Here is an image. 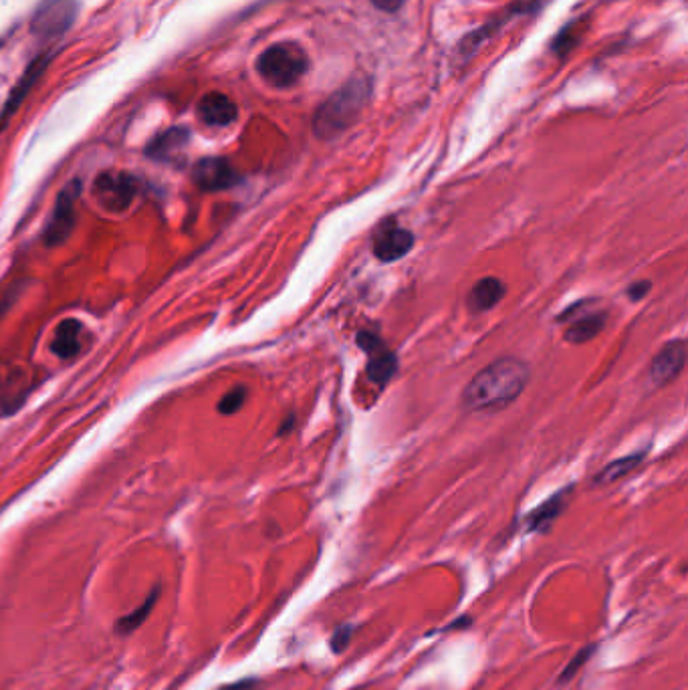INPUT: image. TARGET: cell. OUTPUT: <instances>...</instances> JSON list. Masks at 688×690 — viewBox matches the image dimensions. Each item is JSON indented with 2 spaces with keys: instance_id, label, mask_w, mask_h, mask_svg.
Masks as SVG:
<instances>
[{
  "instance_id": "obj_25",
  "label": "cell",
  "mask_w": 688,
  "mask_h": 690,
  "mask_svg": "<svg viewBox=\"0 0 688 690\" xmlns=\"http://www.w3.org/2000/svg\"><path fill=\"white\" fill-rule=\"evenodd\" d=\"M473 624V618L471 616H465V618H458V620H454V622H450L448 626H444L442 628V632H452V630H461V628H458V626H463V630L467 628V626H471Z\"/></svg>"
},
{
  "instance_id": "obj_11",
  "label": "cell",
  "mask_w": 688,
  "mask_h": 690,
  "mask_svg": "<svg viewBox=\"0 0 688 690\" xmlns=\"http://www.w3.org/2000/svg\"><path fill=\"white\" fill-rule=\"evenodd\" d=\"M684 360H686L684 343L682 341L668 343L666 348L654 358V362L650 366L652 382L656 386H664V384L672 382L680 374V370L684 368Z\"/></svg>"
},
{
  "instance_id": "obj_9",
  "label": "cell",
  "mask_w": 688,
  "mask_h": 690,
  "mask_svg": "<svg viewBox=\"0 0 688 690\" xmlns=\"http://www.w3.org/2000/svg\"><path fill=\"white\" fill-rule=\"evenodd\" d=\"M358 341H360L362 348L368 352V358H370V364H368L370 380L384 386L394 376V372L398 368L396 358L384 348V343L376 335H372L368 331H362Z\"/></svg>"
},
{
  "instance_id": "obj_3",
  "label": "cell",
  "mask_w": 688,
  "mask_h": 690,
  "mask_svg": "<svg viewBox=\"0 0 688 690\" xmlns=\"http://www.w3.org/2000/svg\"><path fill=\"white\" fill-rule=\"evenodd\" d=\"M257 69L273 87H291L307 71V55L297 45H275L259 57Z\"/></svg>"
},
{
  "instance_id": "obj_12",
  "label": "cell",
  "mask_w": 688,
  "mask_h": 690,
  "mask_svg": "<svg viewBox=\"0 0 688 690\" xmlns=\"http://www.w3.org/2000/svg\"><path fill=\"white\" fill-rule=\"evenodd\" d=\"M83 350V325L77 319H65L57 325L51 352L61 360H73Z\"/></svg>"
},
{
  "instance_id": "obj_23",
  "label": "cell",
  "mask_w": 688,
  "mask_h": 690,
  "mask_svg": "<svg viewBox=\"0 0 688 690\" xmlns=\"http://www.w3.org/2000/svg\"><path fill=\"white\" fill-rule=\"evenodd\" d=\"M372 3L386 13H396L404 5V0H372Z\"/></svg>"
},
{
  "instance_id": "obj_20",
  "label": "cell",
  "mask_w": 688,
  "mask_h": 690,
  "mask_svg": "<svg viewBox=\"0 0 688 690\" xmlns=\"http://www.w3.org/2000/svg\"><path fill=\"white\" fill-rule=\"evenodd\" d=\"M640 460H642V456H630V458H624V460H618V463H614V465H610L608 469H604L602 473H600V483H612V481H616V479H620V477H624L628 471H632L638 463H640Z\"/></svg>"
},
{
  "instance_id": "obj_7",
  "label": "cell",
  "mask_w": 688,
  "mask_h": 690,
  "mask_svg": "<svg viewBox=\"0 0 688 690\" xmlns=\"http://www.w3.org/2000/svg\"><path fill=\"white\" fill-rule=\"evenodd\" d=\"M414 237L410 230L398 226L394 220L384 222L374 235V255L382 263H394L410 253Z\"/></svg>"
},
{
  "instance_id": "obj_1",
  "label": "cell",
  "mask_w": 688,
  "mask_h": 690,
  "mask_svg": "<svg viewBox=\"0 0 688 690\" xmlns=\"http://www.w3.org/2000/svg\"><path fill=\"white\" fill-rule=\"evenodd\" d=\"M529 380V368L515 358H503L481 370L465 390V406L477 412H499L515 402Z\"/></svg>"
},
{
  "instance_id": "obj_19",
  "label": "cell",
  "mask_w": 688,
  "mask_h": 690,
  "mask_svg": "<svg viewBox=\"0 0 688 690\" xmlns=\"http://www.w3.org/2000/svg\"><path fill=\"white\" fill-rule=\"evenodd\" d=\"M356 630H358V628H356L354 624H341L339 628H335L333 634H331V638H329V648H331V652H333V654H343V652H346V650L350 648L352 640H354Z\"/></svg>"
},
{
  "instance_id": "obj_22",
  "label": "cell",
  "mask_w": 688,
  "mask_h": 690,
  "mask_svg": "<svg viewBox=\"0 0 688 690\" xmlns=\"http://www.w3.org/2000/svg\"><path fill=\"white\" fill-rule=\"evenodd\" d=\"M214 690H263V680L257 676H247V678H241L237 682L222 684Z\"/></svg>"
},
{
  "instance_id": "obj_2",
  "label": "cell",
  "mask_w": 688,
  "mask_h": 690,
  "mask_svg": "<svg viewBox=\"0 0 688 690\" xmlns=\"http://www.w3.org/2000/svg\"><path fill=\"white\" fill-rule=\"evenodd\" d=\"M370 87L364 79H354L337 89L315 113L313 130L319 138L331 140L346 132L366 107Z\"/></svg>"
},
{
  "instance_id": "obj_14",
  "label": "cell",
  "mask_w": 688,
  "mask_h": 690,
  "mask_svg": "<svg viewBox=\"0 0 688 690\" xmlns=\"http://www.w3.org/2000/svg\"><path fill=\"white\" fill-rule=\"evenodd\" d=\"M188 144V132L174 128L166 134H162L160 138H156L150 148L148 154L156 160H170L172 156H176L178 152H182V148Z\"/></svg>"
},
{
  "instance_id": "obj_15",
  "label": "cell",
  "mask_w": 688,
  "mask_h": 690,
  "mask_svg": "<svg viewBox=\"0 0 688 690\" xmlns=\"http://www.w3.org/2000/svg\"><path fill=\"white\" fill-rule=\"evenodd\" d=\"M604 323H606L604 313H590L571 323V327L565 333V339L571 343H586L604 329Z\"/></svg>"
},
{
  "instance_id": "obj_21",
  "label": "cell",
  "mask_w": 688,
  "mask_h": 690,
  "mask_svg": "<svg viewBox=\"0 0 688 690\" xmlns=\"http://www.w3.org/2000/svg\"><path fill=\"white\" fill-rule=\"evenodd\" d=\"M245 398H247L245 388H237V390H233V392H228V394L220 400L218 412H220V414H235V412L243 406Z\"/></svg>"
},
{
  "instance_id": "obj_10",
  "label": "cell",
  "mask_w": 688,
  "mask_h": 690,
  "mask_svg": "<svg viewBox=\"0 0 688 690\" xmlns=\"http://www.w3.org/2000/svg\"><path fill=\"white\" fill-rule=\"evenodd\" d=\"M198 115L204 124L224 128L237 120L239 109L231 97H226L222 93H208L198 103Z\"/></svg>"
},
{
  "instance_id": "obj_5",
  "label": "cell",
  "mask_w": 688,
  "mask_h": 690,
  "mask_svg": "<svg viewBox=\"0 0 688 690\" xmlns=\"http://www.w3.org/2000/svg\"><path fill=\"white\" fill-rule=\"evenodd\" d=\"M79 192H81L79 182H71L57 196L55 206L51 210V218H49V222L45 226V233H43L47 247H59L69 239L71 230L75 226V202L79 198Z\"/></svg>"
},
{
  "instance_id": "obj_8",
  "label": "cell",
  "mask_w": 688,
  "mask_h": 690,
  "mask_svg": "<svg viewBox=\"0 0 688 690\" xmlns=\"http://www.w3.org/2000/svg\"><path fill=\"white\" fill-rule=\"evenodd\" d=\"M194 182L208 192L233 188L239 182L237 170L224 158H204L194 166Z\"/></svg>"
},
{
  "instance_id": "obj_18",
  "label": "cell",
  "mask_w": 688,
  "mask_h": 690,
  "mask_svg": "<svg viewBox=\"0 0 688 690\" xmlns=\"http://www.w3.org/2000/svg\"><path fill=\"white\" fill-rule=\"evenodd\" d=\"M594 652H596V644L584 646L576 656H573V658L569 660V664L561 670V674L557 676V684H559V686H565V684H569L573 678H576L578 672L588 664V660H592Z\"/></svg>"
},
{
  "instance_id": "obj_17",
  "label": "cell",
  "mask_w": 688,
  "mask_h": 690,
  "mask_svg": "<svg viewBox=\"0 0 688 690\" xmlns=\"http://www.w3.org/2000/svg\"><path fill=\"white\" fill-rule=\"evenodd\" d=\"M563 509V497L557 495L551 501H547L545 505H541L539 509H535L529 515V531H543L551 525V521L561 513Z\"/></svg>"
},
{
  "instance_id": "obj_16",
  "label": "cell",
  "mask_w": 688,
  "mask_h": 690,
  "mask_svg": "<svg viewBox=\"0 0 688 690\" xmlns=\"http://www.w3.org/2000/svg\"><path fill=\"white\" fill-rule=\"evenodd\" d=\"M158 596H160V590L156 588V590L144 600V604H140L134 612H130L128 616H124V618L118 620L116 630H118L120 634L128 636V634L136 632L138 628H142V624H144V622L148 620V616L152 614V610H154V606H156V602H158Z\"/></svg>"
},
{
  "instance_id": "obj_24",
  "label": "cell",
  "mask_w": 688,
  "mask_h": 690,
  "mask_svg": "<svg viewBox=\"0 0 688 690\" xmlns=\"http://www.w3.org/2000/svg\"><path fill=\"white\" fill-rule=\"evenodd\" d=\"M646 291H650V283H636L628 289V295L636 301V299H642L646 295Z\"/></svg>"
},
{
  "instance_id": "obj_6",
  "label": "cell",
  "mask_w": 688,
  "mask_h": 690,
  "mask_svg": "<svg viewBox=\"0 0 688 690\" xmlns=\"http://www.w3.org/2000/svg\"><path fill=\"white\" fill-rule=\"evenodd\" d=\"M77 5L75 0H45L33 19V31L39 37L55 39L63 35L75 21Z\"/></svg>"
},
{
  "instance_id": "obj_4",
  "label": "cell",
  "mask_w": 688,
  "mask_h": 690,
  "mask_svg": "<svg viewBox=\"0 0 688 690\" xmlns=\"http://www.w3.org/2000/svg\"><path fill=\"white\" fill-rule=\"evenodd\" d=\"M138 180L128 172H103L93 184L95 200L107 212H126L138 196Z\"/></svg>"
},
{
  "instance_id": "obj_13",
  "label": "cell",
  "mask_w": 688,
  "mask_h": 690,
  "mask_svg": "<svg viewBox=\"0 0 688 690\" xmlns=\"http://www.w3.org/2000/svg\"><path fill=\"white\" fill-rule=\"evenodd\" d=\"M505 295V285L499 279L487 277L479 281L469 293V309L473 313H485L493 309Z\"/></svg>"
}]
</instances>
